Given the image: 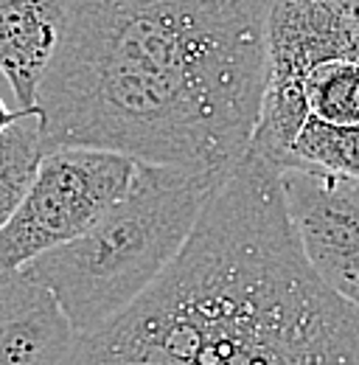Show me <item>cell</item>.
Listing matches in <instances>:
<instances>
[{
    "label": "cell",
    "instance_id": "obj_6",
    "mask_svg": "<svg viewBox=\"0 0 359 365\" xmlns=\"http://www.w3.org/2000/svg\"><path fill=\"white\" fill-rule=\"evenodd\" d=\"M76 340L48 287L23 270L0 273V365H68Z\"/></svg>",
    "mask_w": 359,
    "mask_h": 365
},
{
    "label": "cell",
    "instance_id": "obj_3",
    "mask_svg": "<svg viewBox=\"0 0 359 365\" xmlns=\"http://www.w3.org/2000/svg\"><path fill=\"white\" fill-rule=\"evenodd\" d=\"M233 172L137 160L130 191L88 233L43 253L23 273L56 295L79 334L95 331L177 262Z\"/></svg>",
    "mask_w": 359,
    "mask_h": 365
},
{
    "label": "cell",
    "instance_id": "obj_11",
    "mask_svg": "<svg viewBox=\"0 0 359 365\" xmlns=\"http://www.w3.org/2000/svg\"><path fill=\"white\" fill-rule=\"evenodd\" d=\"M34 113H40V110H37V107H34V110H23V107L11 110V107H9V104L0 98V135H3V133H6L11 124H17V121H23L26 115H34Z\"/></svg>",
    "mask_w": 359,
    "mask_h": 365
},
{
    "label": "cell",
    "instance_id": "obj_1",
    "mask_svg": "<svg viewBox=\"0 0 359 365\" xmlns=\"http://www.w3.org/2000/svg\"><path fill=\"white\" fill-rule=\"evenodd\" d=\"M272 0H68L37 110L45 152L233 172L253 146Z\"/></svg>",
    "mask_w": 359,
    "mask_h": 365
},
{
    "label": "cell",
    "instance_id": "obj_2",
    "mask_svg": "<svg viewBox=\"0 0 359 365\" xmlns=\"http://www.w3.org/2000/svg\"><path fill=\"white\" fill-rule=\"evenodd\" d=\"M68 365H359V309L312 270L278 169L250 149L177 262Z\"/></svg>",
    "mask_w": 359,
    "mask_h": 365
},
{
    "label": "cell",
    "instance_id": "obj_12",
    "mask_svg": "<svg viewBox=\"0 0 359 365\" xmlns=\"http://www.w3.org/2000/svg\"><path fill=\"white\" fill-rule=\"evenodd\" d=\"M337 6L343 9L348 26H351V34H354V43L359 48V0H337Z\"/></svg>",
    "mask_w": 359,
    "mask_h": 365
},
{
    "label": "cell",
    "instance_id": "obj_5",
    "mask_svg": "<svg viewBox=\"0 0 359 365\" xmlns=\"http://www.w3.org/2000/svg\"><path fill=\"white\" fill-rule=\"evenodd\" d=\"M278 178L306 262L359 309V182L306 169H283Z\"/></svg>",
    "mask_w": 359,
    "mask_h": 365
},
{
    "label": "cell",
    "instance_id": "obj_7",
    "mask_svg": "<svg viewBox=\"0 0 359 365\" xmlns=\"http://www.w3.org/2000/svg\"><path fill=\"white\" fill-rule=\"evenodd\" d=\"M68 0H0V76L17 107L34 110L37 93L65 31Z\"/></svg>",
    "mask_w": 359,
    "mask_h": 365
},
{
    "label": "cell",
    "instance_id": "obj_10",
    "mask_svg": "<svg viewBox=\"0 0 359 365\" xmlns=\"http://www.w3.org/2000/svg\"><path fill=\"white\" fill-rule=\"evenodd\" d=\"M309 115L328 124H359V56L320 62L303 79Z\"/></svg>",
    "mask_w": 359,
    "mask_h": 365
},
{
    "label": "cell",
    "instance_id": "obj_4",
    "mask_svg": "<svg viewBox=\"0 0 359 365\" xmlns=\"http://www.w3.org/2000/svg\"><path fill=\"white\" fill-rule=\"evenodd\" d=\"M137 160L121 152L65 146L45 152L20 208L0 230V273L88 233L135 180Z\"/></svg>",
    "mask_w": 359,
    "mask_h": 365
},
{
    "label": "cell",
    "instance_id": "obj_9",
    "mask_svg": "<svg viewBox=\"0 0 359 365\" xmlns=\"http://www.w3.org/2000/svg\"><path fill=\"white\" fill-rule=\"evenodd\" d=\"M45 158L40 113L26 115L0 135V230L20 208Z\"/></svg>",
    "mask_w": 359,
    "mask_h": 365
},
{
    "label": "cell",
    "instance_id": "obj_8",
    "mask_svg": "<svg viewBox=\"0 0 359 365\" xmlns=\"http://www.w3.org/2000/svg\"><path fill=\"white\" fill-rule=\"evenodd\" d=\"M283 169H306L359 182V124H328L309 115L278 172Z\"/></svg>",
    "mask_w": 359,
    "mask_h": 365
}]
</instances>
